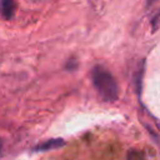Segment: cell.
<instances>
[{
  "instance_id": "6da1fadb",
  "label": "cell",
  "mask_w": 160,
  "mask_h": 160,
  "mask_svg": "<svg viewBox=\"0 0 160 160\" xmlns=\"http://www.w3.org/2000/svg\"><path fill=\"white\" fill-rule=\"evenodd\" d=\"M92 85L104 101H115L119 98V86L112 74L102 65H96L91 70Z\"/></svg>"
},
{
  "instance_id": "7a4b0ae2",
  "label": "cell",
  "mask_w": 160,
  "mask_h": 160,
  "mask_svg": "<svg viewBox=\"0 0 160 160\" xmlns=\"http://www.w3.org/2000/svg\"><path fill=\"white\" fill-rule=\"evenodd\" d=\"M64 145H65L64 139L56 138V139H50V140H46L45 142H41V144L36 145L32 149V151H48V150H52V149H59Z\"/></svg>"
},
{
  "instance_id": "3957f363",
  "label": "cell",
  "mask_w": 160,
  "mask_h": 160,
  "mask_svg": "<svg viewBox=\"0 0 160 160\" xmlns=\"http://www.w3.org/2000/svg\"><path fill=\"white\" fill-rule=\"evenodd\" d=\"M15 12V1L14 0H0V15L5 20H10Z\"/></svg>"
},
{
  "instance_id": "277c9868",
  "label": "cell",
  "mask_w": 160,
  "mask_h": 160,
  "mask_svg": "<svg viewBox=\"0 0 160 160\" xmlns=\"http://www.w3.org/2000/svg\"><path fill=\"white\" fill-rule=\"evenodd\" d=\"M142 74H144V61L138 69V75H136V91L139 96L141 95V82H142Z\"/></svg>"
},
{
  "instance_id": "5b68a950",
  "label": "cell",
  "mask_w": 160,
  "mask_h": 160,
  "mask_svg": "<svg viewBox=\"0 0 160 160\" xmlns=\"http://www.w3.org/2000/svg\"><path fill=\"white\" fill-rule=\"evenodd\" d=\"M151 25H152V31L155 32L159 28V14H155L151 19Z\"/></svg>"
},
{
  "instance_id": "8992f818",
  "label": "cell",
  "mask_w": 160,
  "mask_h": 160,
  "mask_svg": "<svg viewBox=\"0 0 160 160\" xmlns=\"http://www.w3.org/2000/svg\"><path fill=\"white\" fill-rule=\"evenodd\" d=\"M65 68H66L68 70H75V69L78 68V61H76L75 59H71V60L68 61V64H66Z\"/></svg>"
},
{
  "instance_id": "52a82bcc",
  "label": "cell",
  "mask_w": 160,
  "mask_h": 160,
  "mask_svg": "<svg viewBox=\"0 0 160 160\" xmlns=\"http://www.w3.org/2000/svg\"><path fill=\"white\" fill-rule=\"evenodd\" d=\"M156 1H158V0H148V6H149V5H152V4L156 2Z\"/></svg>"
},
{
  "instance_id": "ba28073f",
  "label": "cell",
  "mask_w": 160,
  "mask_h": 160,
  "mask_svg": "<svg viewBox=\"0 0 160 160\" xmlns=\"http://www.w3.org/2000/svg\"><path fill=\"white\" fill-rule=\"evenodd\" d=\"M1 145H2V142H1V140H0V152H1Z\"/></svg>"
},
{
  "instance_id": "9c48e42d",
  "label": "cell",
  "mask_w": 160,
  "mask_h": 160,
  "mask_svg": "<svg viewBox=\"0 0 160 160\" xmlns=\"http://www.w3.org/2000/svg\"><path fill=\"white\" fill-rule=\"evenodd\" d=\"M31 1H44V0H31Z\"/></svg>"
}]
</instances>
